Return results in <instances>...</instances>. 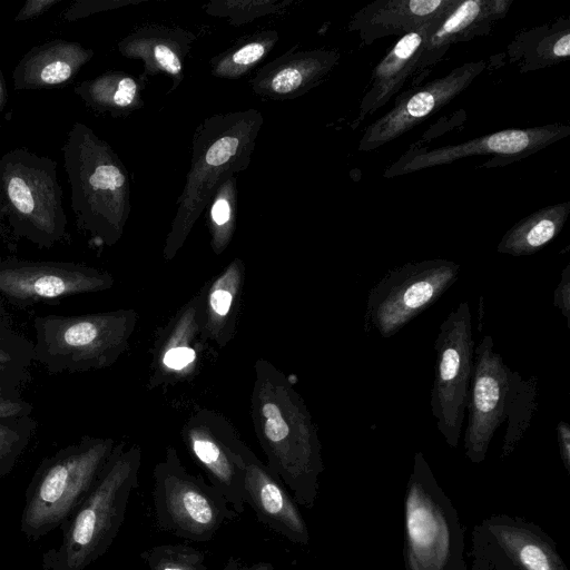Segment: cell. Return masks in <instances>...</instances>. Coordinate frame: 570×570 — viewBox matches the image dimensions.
Listing matches in <instances>:
<instances>
[{
	"label": "cell",
	"mask_w": 570,
	"mask_h": 570,
	"mask_svg": "<svg viewBox=\"0 0 570 570\" xmlns=\"http://www.w3.org/2000/svg\"><path fill=\"white\" fill-rule=\"evenodd\" d=\"M484 68V61L466 62L400 96L391 110L365 129L357 149L370 151L402 136L465 90Z\"/></svg>",
	"instance_id": "obj_16"
},
{
	"label": "cell",
	"mask_w": 570,
	"mask_h": 570,
	"mask_svg": "<svg viewBox=\"0 0 570 570\" xmlns=\"http://www.w3.org/2000/svg\"><path fill=\"white\" fill-rule=\"evenodd\" d=\"M434 348L431 411L445 443L456 449L474 365L472 315L468 301L460 302L443 320Z\"/></svg>",
	"instance_id": "obj_11"
},
{
	"label": "cell",
	"mask_w": 570,
	"mask_h": 570,
	"mask_svg": "<svg viewBox=\"0 0 570 570\" xmlns=\"http://www.w3.org/2000/svg\"><path fill=\"white\" fill-rule=\"evenodd\" d=\"M288 2L275 0H216L205 6V12L225 18L233 26H242L282 10Z\"/></svg>",
	"instance_id": "obj_34"
},
{
	"label": "cell",
	"mask_w": 570,
	"mask_h": 570,
	"mask_svg": "<svg viewBox=\"0 0 570 570\" xmlns=\"http://www.w3.org/2000/svg\"><path fill=\"white\" fill-rule=\"evenodd\" d=\"M207 223L214 250L222 253L232 239L237 218L236 177L227 178L207 204Z\"/></svg>",
	"instance_id": "obj_31"
},
{
	"label": "cell",
	"mask_w": 570,
	"mask_h": 570,
	"mask_svg": "<svg viewBox=\"0 0 570 570\" xmlns=\"http://www.w3.org/2000/svg\"><path fill=\"white\" fill-rule=\"evenodd\" d=\"M466 570H469V569H466Z\"/></svg>",
	"instance_id": "obj_47"
},
{
	"label": "cell",
	"mask_w": 570,
	"mask_h": 570,
	"mask_svg": "<svg viewBox=\"0 0 570 570\" xmlns=\"http://www.w3.org/2000/svg\"><path fill=\"white\" fill-rule=\"evenodd\" d=\"M537 400L538 377L531 375L523 379L518 371H513L501 459L508 458L520 443L537 410Z\"/></svg>",
	"instance_id": "obj_29"
},
{
	"label": "cell",
	"mask_w": 570,
	"mask_h": 570,
	"mask_svg": "<svg viewBox=\"0 0 570 570\" xmlns=\"http://www.w3.org/2000/svg\"><path fill=\"white\" fill-rule=\"evenodd\" d=\"M240 276V262L234 261L228 269L213 285L208 295L209 325L218 326L225 320L233 306L237 284Z\"/></svg>",
	"instance_id": "obj_35"
},
{
	"label": "cell",
	"mask_w": 570,
	"mask_h": 570,
	"mask_svg": "<svg viewBox=\"0 0 570 570\" xmlns=\"http://www.w3.org/2000/svg\"><path fill=\"white\" fill-rule=\"evenodd\" d=\"M404 570H466L464 528L422 452L414 454L403 501Z\"/></svg>",
	"instance_id": "obj_6"
},
{
	"label": "cell",
	"mask_w": 570,
	"mask_h": 570,
	"mask_svg": "<svg viewBox=\"0 0 570 570\" xmlns=\"http://www.w3.org/2000/svg\"><path fill=\"white\" fill-rule=\"evenodd\" d=\"M61 0H28L17 13L16 21H27L45 13Z\"/></svg>",
	"instance_id": "obj_40"
},
{
	"label": "cell",
	"mask_w": 570,
	"mask_h": 570,
	"mask_svg": "<svg viewBox=\"0 0 570 570\" xmlns=\"http://www.w3.org/2000/svg\"><path fill=\"white\" fill-rule=\"evenodd\" d=\"M557 440L562 464L570 473V426L564 421L557 424Z\"/></svg>",
	"instance_id": "obj_41"
},
{
	"label": "cell",
	"mask_w": 570,
	"mask_h": 570,
	"mask_svg": "<svg viewBox=\"0 0 570 570\" xmlns=\"http://www.w3.org/2000/svg\"><path fill=\"white\" fill-rule=\"evenodd\" d=\"M131 311L33 318L35 362L51 374L101 370L125 351L135 325Z\"/></svg>",
	"instance_id": "obj_8"
},
{
	"label": "cell",
	"mask_w": 570,
	"mask_h": 570,
	"mask_svg": "<svg viewBox=\"0 0 570 570\" xmlns=\"http://www.w3.org/2000/svg\"><path fill=\"white\" fill-rule=\"evenodd\" d=\"M4 232H6L4 225L2 222H0V242L2 240V238L4 236Z\"/></svg>",
	"instance_id": "obj_45"
},
{
	"label": "cell",
	"mask_w": 570,
	"mask_h": 570,
	"mask_svg": "<svg viewBox=\"0 0 570 570\" xmlns=\"http://www.w3.org/2000/svg\"><path fill=\"white\" fill-rule=\"evenodd\" d=\"M570 214V202L549 205L515 223L497 246L500 254L532 255L562 230Z\"/></svg>",
	"instance_id": "obj_27"
},
{
	"label": "cell",
	"mask_w": 570,
	"mask_h": 570,
	"mask_svg": "<svg viewBox=\"0 0 570 570\" xmlns=\"http://www.w3.org/2000/svg\"><path fill=\"white\" fill-rule=\"evenodd\" d=\"M10 315L6 309L4 302L0 298V323L10 322Z\"/></svg>",
	"instance_id": "obj_44"
},
{
	"label": "cell",
	"mask_w": 570,
	"mask_h": 570,
	"mask_svg": "<svg viewBox=\"0 0 570 570\" xmlns=\"http://www.w3.org/2000/svg\"><path fill=\"white\" fill-rule=\"evenodd\" d=\"M513 370L484 335L474 348V365L468 394V424L463 436L465 456L482 463L497 430L507 420Z\"/></svg>",
	"instance_id": "obj_14"
},
{
	"label": "cell",
	"mask_w": 570,
	"mask_h": 570,
	"mask_svg": "<svg viewBox=\"0 0 570 570\" xmlns=\"http://www.w3.org/2000/svg\"><path fill=\"white\" fill-rule=\"evenodd\" d=\"M37 425L32 416L0 420V478L12 472Z\"/></svg>",
	"instance_id": "obj_32"
},
{
	"label": "cell",
	"mask_w": 570,
	"mask_h": 570,
	"mask_svg": "<svg viewBox=\"0 0 570 570\" xmlns=\"http://www.w3.org/2000/svg\"><path fill=\"white\" fill-rule=\"evenodd\" d=\"M469 570H569L557 544L538 524L492 514L474 525Z\"/></svg>",
	"instance_id": "obj_12"
},
{
	"label": "cell",
	"mask_w": 570,
	"mask_h": 570,
	"mask_svg": "<svg viewBox=\"0 0 570 570\" xmlns=\"http://www.w3.org/2000/svg\"><path fill=\"white\" fill-rule=\"evenodd\" d=\"M33 362V342L14 331L10 322L0 323V383L20 389L30 379Z\"/></svg>",
	"instance_id": "obj_30"
},
{
	"label": "cell",
	"mask_w": 570,
	"mask_h": 570,
	"mask_svg": "<svg viewBox=\"0 0 570 570\" xmlns=\"http://www.w3.org/2000/svg\"><path fill=\"white\" fill-rule=\"evenodd\" d=\"M195 35L181 28L144 26L118 43L119 52L144 63L142 77L165 73L173 79L170 91L184 79L185 58L189 53Z\"/></svg>",
	"instance_id": "obj_21"
},
{
	"label": "cell",
	"mask_w": 570,
	"mask_h": 570,
	"mask_svg": "<svg viewBox=\"0 0 570 570\" xmlns=\"http://www.w3.org/2000/svg\"><path fill=\"white\" fill-rule=\"evenodd\" d=\"M553 305L558 307L570 327V264L562 271L553 293Z\"/></svg>",
	"instance_id": "obj_39"
},
{
	"label": "cell",
	"mask_w": 570,
	"mask_h": 570,
	"mask_svg": "<svg viewBox=\"0 0 570 570\" xmlns=\"http://www.w3.org/2000/svg\"><path fill=\"white\" fill-rule=\"evenodd\" d=\"M196 360V352L187 345L176 344L166 350L163 355V364L168 370L181 371Z\"/></svg>",
	"instance_id": "obj_38"
},
{
	"label": "cell",
	"mask_w": 570,
	"mask_h": 570,
	"mask_svg": "<svg viewBox=\"0 0 570 570\" xmlns=\"http://www.w3.org/2000/svg\"><path fill=\"white\" fill-rule=\"evenodd\" d=\"M3 219H4L3 206H2L1 198H0V222H2Z\"/></svg>",
	"instance_id": "obj_46"
},
{
	"label": "cell",
	"mask_w": 570,
	"mask_h": 570,
	"mask_svg": "<svg viewBox=\"0 0 570 570\" xmlns=\"http://www.w3.org/2000/svg\"><path fill=\"white\" fill-rule=\"evenodd\" d=\"M278 39L275 30H264L246 37L210 59V73L228 80L245 76L272 51Z\"/></svg>",
	"instance_id": "obj_28"
},
{
	"label": "cell",
	"mask_w": 570,
	"mask_h": 570,
	"mask_svg": "<svg viewBox=\"0 0 570 570\" xmlns=\"http://www.w3.org/2000/svg\"><path fill=\"white\" fill-rule=\"evenodd\" d=\"M116 443L83 435L46 456L24 493L21 532L39 540L61 525L94 488Z\"/></svg>",
	"instance_id": "obj_5"
},
{
	"label": "cell",
	"mask_w": 570,
	"mask_h": 570,
	"mask_svg": "<svg viewBox=\"0 0 570 570\" xmlns=\"http://www.w3.org/2000/svg\"><path fill=\"white\" fill-rule=\"evenodd\" d=\"M263 122L259 110L247 109L213 115L198 125L190 167L166 238V257H173L181 247L217 188L247 168Z\"/></svg>",
	"instance_id": "obj_1"
},
{
	"label": "cell",
	"mask_w": 570,
	"mask_h": 570,
	"mask_svg": "<svg viewBox=\"0 0 570 570\" xmlns=\"http://www.w3.org/2000/svg\"><path fill=\"white\" fill-rule=\"evenodd\" d=\"M190 455L206 472L209 483L225 497L233 510L245 511V468L240 440L227 423L214 414H200L184 429Z\"/></svg>",
	"instance_id": "obj_17"
},
{
	"label": "cell",
	"mask_w": 570,
	"mask_h": 570,
	"mask_svg": "<svg viewBox=\"0 0 570 570\" xmlns=\"http://www.w3.org/2000/svg\"><path fill=\"white\" fill-rule=\"evenodd\" d=\"M153 474L155 520L164 531L189 541L207 542L225 521L238 515L220 491L186 470L175 449L167 450Z\"/></svg>",
	"instance_id": "obj_9"
},
{
	"label": "cell",
	"mask_w": 570,
	"mask_h": 570,
	"mask_svg": "<svg viewBox=\"0 0 570 570\" xmlns=\"http://www.w3.org/2000/svg\"><path fill=\"white\" fill-rule=\"evenodd\" d=\"M0 198L12 233L39 248H51L67 235L63 191L57 163L27 148L0 157Z\"/></svg>",
	"instance_id": "obj_7"
},
{
	"label": "cell",
	"mask_w": 570,
	"mask_h": 570,
	"mask_svg": "<svg viewBox=\"0 0 570 570\" xmlns=\"http://www.w3.org/2000/svg\"><path fill=\"white\" fill-rule=\"evenodd\" d=\"M433 20V19H432ZM431 21L401 37L376 65L367 90L362 97L353 128L382 108L397 92L406 79L416 72Z\"/></svg>",
	"instance_id": "obj_24"
},
{
	"label": "cell",
	"mask_w": 570,
	"mask_h": 570,
	"mask_svg": "<svg viewBox=\"0 0 570 570\" xmlns=\"http://www.w3.org/2000/svg\"><path fill=\"white\" fill-rule=\"evenodd\" d=\"M141 452L116 444L97 482L61 525L60 544L41 556L43 570H85L112 544L138 487Z\"/></svg>",
	"instance_id": "obj_3"
},
{
	"label": "cell",
	"mask_w": 570,
	"mask_h": 570,
	"mask_svg": "<svg viewBox=\"0 0 570 570\" xmlns=\"http://www.w3.org/2000/svg\"><path fill=\"white\" fill-rule=\"evenodd\" d=\"M146 78L124 71H107L75 87V94L86 106L112 117L129 115L144 105L141 91Z\"/></svg>",
	"instance_id": "obj_26"
},
{
	"label": "cell",
	"mask_w": 570,
	"mask_h": 570,
	"mask_svg": "<svg viewBox=\"0 0 570 570\" xmlns=\"http://www.w3.org/2000/svg\"><path fill=\"white\" fill-rule=\"evenodd\" d=\"M460 268L453 261L434 258L390 269L367 294L366 330L384 338L395 335L456 282Z\"/></svg>",
	"instance_id": "obj_10"
},
{
	"label": "cell",
	"mask_w": 570,
	"mask_h": 570,
	"mask_svg": "<svg viewBox=\"0 0 570 570\" xmlns=\"http://www.w3.org/2000/svg\"><path fill=\"white\" fill-rule=\"evenodd\" d=\"M264 379L258 380L255 404L267 466L289 489L297 504L312 509L324 469L316 432L296 394L275 377Z\"/></svg>",
	"instance_id": "obj_4"
},
{
	"label": "cell",
	"mask_w": 570,
	"mask_h": 570,
	"mask_svg": "<svg viewBox=\"0 0 570 570\" xmlns=\"http://www.w3.org/2000/svg\"><path fill=\"white\" fill-rule=\"evenodd\" d=\"M340 57L338 51L327 49L285 52L257 71L252 89L266 99H295L318 86Z\"/></svg>",
	"instance_id": "obj_20"
},
{
	"label": "cell",
	"mask_w": 570,
	"mask_h": 570,
	"mask_svg": "<svg viewBox=\"0 0 570 570\" xmlns=\"http://www.w3.org/2000/svg\"><path fill=\"white\" fill-rule=\"evenodd\" d=\"M94 57L91 49L76 41L55 39L32 47L12 72L16 90L42 89L71 80Z\"/></svg>",
	"instance_id": "obj_23"
},
{
	"label": "cell",
	"mask_w": 570,
	"mask_h": 570,
	"mask_svg": "<svg viewBox=\"0 0 570 570\" xmlns=\"http://www.w3.org/2000/svg\"><path fill=\"white\" fill-rule=\"evenodd\" d=\"M569 135L570 126L566 124L504 129L456 145L409 151L386 169L384 177H395L476 155H495L483 167L505 165L538 153Z\"/></svg>",
	"instance_id": "obj_15"
},
{
	"label": "cell",
	"mask_w": 570,
	"mask_h": 570,
	"mask_svg": "<svg viewBox=\"0 0 570 570\" xmlns=\"http://www.w3.org/2000/svg\"><path fill=\"white\" fill-rule=\"evenodd\" d=\"M453 0H376L360 9L347 24L368 46L389 36H405L442 13Z\"/></svg>",
	"instance_id": "obj_22"
},
{
	"label": "cell",
	"mask_w": 570,
	"mask_h": 570,
	"mask_svg": "<svg viewBox=\"0 0 570 570\" xmlns=\"http://www.w3.org/2000/svg\"><path fill=\"white\" fill-rule=\"evenodd\" d=\"M33 406L26 401L20 389L0 383V420L31 416Z\"/></svg>",
	"instance_id": "obj_36"
},
{
	"label": "cell",
	"mask_w": 570,
	"mask_h": 570,
	"mask_svg": "<svg viewBox=\"0 0 570 570\" xmlns=\"http://www.w3.org/2000/svg\"><path fill=\"white\" fill-rule=\"evenodd\" d=\"M76 226L111 246L119 240L130 214L129 174L111 148L90 127L75 122L62 146Z\"/></svg>",
	"instance_id": "obj_2"
},
{
	"label": "cell",
	"mask_w": 570,
	"mask_h": 570,
	"mask_svg": "<svg viewBox=\"0 0 570 570\" xmlns=\"http://www.w3.org/2000/svg\"><path fill=\"white\" fill-rule=\"evenodd\" d=\"M140 558L148 570H214L206 566L203 551L181 543L151 547Z\"/></svg>",
	"instance_id": "obj_33"
},
{
	"label": "cell",
	"mask_w": 570,
	"mask_h": 570,
	"mask_svg": "<svg viewBox=\"0 0 570 570\" xmlns=\"http://www.w3.org/2000/svg\"><path fill=\"white\" fill-rule=\"evenodd\" d=\"M511 3L512 0H453L432 20L416 72L439 62L452 45L490 33Z\"/></svg>",
	"instance_id": "obj_19"
},
{
	"label": "cell",
	"mask_w": 570,
	"mask_h": 570,
	"mask_svg": "<svg viewBox=\"0 0 570 570\" xmlns=\"http://www.w3.org/2000/svg\"><path fill=\"white\" fill-rule=\"evenodd\" d=\"M130 3L132 2L118 0H78L63 12V19L75 21L100 11L116 9Z\"/></svg>",
	"instance_id": "obj_37"
},
{
	"label": "cell",
	"mask_w": 570,
	"mask_h": 570,
	"mask_svg": "<svg viewBox=\"0 0 570 570\" xmlns=\"http://www.w3.org/2000/svg\"><path fill=\"white\" fill-rule=\"evenodd\" d=\"M112 276L68 261L0 259V298L16 308L109 289Z\"/></svg>",
	"instance_id": "obj_13"
},
{
	"label": "cell",
	"mask_w": 570,
	"mask_h": 570,
	"mask_svg": "<svg viewBox=\"0 0 570 570\" xmlns=\"http://www.w3.org/2000/svg\"><path fill=\"white\" fill-rule=\"evenodd\" d=\"M238 449L245 468L246 504L257 520L295 544H308V527L282 481L242 441Z\"/></svg>",
	"instance_id": "obj_18"
},
{
	"label": "cell",
	"mask_w": 570,
	"mask_h": 570,
	"mask_svg": "<svg viewBox=\"0 0 570 570\" xmlns=\"http://www.w3.org/2000/svg\"><path fill=\"white\" fill-rule=\"evenodd\" d=\"M7 104V90L4 85L3 75L0 67V129H1V116Z\"/></svg>",
	"instance_id": "obj_42"
},
{
	"label": "cell",
	"mask_w": 570,
	"mask_h": 570,
	"mask_svg": "<svg viewBox=\"0 0 570 570\" xmlns=\"http://www.w3.org/2000/svg\"><path fill=\"white\" fill-rule=\"evenodd\" d=\"M242 570H274V566L271 562L259 561Z\"/></svg>",
	"instance_id": "obj_43"
},
{
	"label": "cell",
	"mask_w": 570,
	"mask_h": 570,
	"mask_svg": "<svg viewBox=\"0 0 570 570\" xmlns=\"http://www.w3.org/2000/svg\"><path fill=\"white\" fill-rule=\"evenodd\" d=\"M508 56L520 72L535 71L568 60L570 19L559 18L515 35L508 47Z\"/></svg>",
	"instance_id": "obj_25"
}]
</instances>
